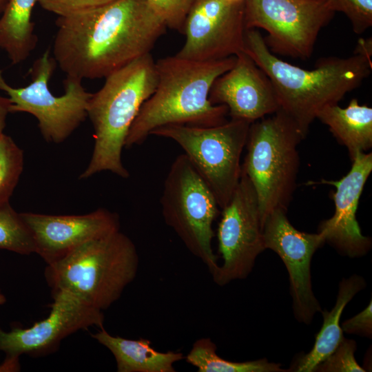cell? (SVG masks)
<instances>
[{
    "mask_svg": "<svg viewBox=\"0 0 372 372\" xmlns=\"http://www.w3.org/2000/svg\"><path fill=\"white\" fill-rule=\"evenodd\" d=\"M371 171L372 154L360 152L344 176L338 180H322L335 188L332 194L335 212L320 223L318 232L323 235L325 242L351 258L364 255L371 247V238L362 234L356 219L359 200Z\"/></svg>",
    "mask_w": 372,
    "mask_h": 372,
    "instance_id": "cell-16",
    "label": "cell"
},
{
    "mask_svg": "<svg viewBox=\"0 0 372 372\" xmlns=\"http://www.w3.org/2000/svg\"><path fill=\"white\" fill-rule=\"evenodd\" d=\"M244 52L268 76L280 110L304 137L318 113L358 88L372 70L371 59L359 54L322 59L312 70L293 65L272 53L256 29L246 30Z\"/></svg>",
    "mask_w": 372,
    "mask_h": 372,
    "instance_id": "cell-2",
    "label": "cell"
},
{
    "mask_svg": "<svg viewBox=\"0 0 372 372\" xmlns=\"http://www.w3.org/2000/svg\"><path fill=\"white\" fill-rule=\"evenodd\" d=\"M209 99L214 105H225L231 118L251 123L280 109L271 81L244 52L215 80Z\"/></svg>",
    "mask_w": 372,
    "mask_h": 372,
    "instance_id": "cell-17",
    "label": "cell"
},
{
    "mask_svg": "<svg viewBox=\"0 0 372 372\" xmlns=\"http://www.w3.org/2000/svg\"><path fill=\"white\" fill-rule=\"evenodd\" d=\"M316 118L328 126L335 138L348 151L351 161L357 153L372 147V108L360 105L356 99L344 108L338 104L321 110Z\"/></svg>",
    "mask_w": 372,
    "mask_h": 372,
    "instance_id": "cell-19",
    "label": "cell"
},
{
    "mask_svg": "<svg viewBox=\"0 0 372 372\" xmlns=\"http://www.w3.org/2000/svg\"><path fill=\"white\" fill-rule=\"evenodd\" d=\"M37 0H8L0 17V49L12 64L25 61L35 50L38 38L32 21Z\"/></svg>",
    "mask_w": 372,
    "mask_h": 372,
    "instance_id": "cell-21",
    "label": "cell"
},
{
    "mask_svg": "<svg viewBox=\"0 0 372 372\" xmlns=\"http://www.w3.org/2000/svg\"><path fill=\"white\" fill-rule=\"evenodd\" d=\"M353 54H359L371 59L372 54L371 39H360L358 41Z\"/></svg>",
    "mask_w": 372,
    "mask_h": 372,
    "instance_id": "cell-31",
    "label": "cell"
},
{
    "mask_svg": "<svg viewBox=\"0 0 372 372\" xmlns=\"http://www.w3.org/2000/svg\"><path fill=\"white\" fill-rule=\"evenodd\" d=\"M251 123L240 119L211 127L167 125L151 135L178 143L207 183L223 209L229 202L240 178L241 154Z\"/></svg>",
    "mask_w": 372,
    "mask_h": 372,
    "instance_id": "cell-8",
    "label": "cell"
},
{
    "mask_svg": "<svg viewBox=\"0 0 372 372\" xmlns=\"http://www.w3.org/2000/svg\"><path fill=\"white\" fill-rule=\"evenodd\" d=\"M0 249L23 255L36 251L30 230L10 203L0 206Z\"/></svg>",
    "mask_w": 372,
    "mask_h": 372,
    "instance_id": "cell-23",
    "label": "cell"
},
{
    "mask_svg": "<svg viewBox=\"0 0 372 372\" xmlns=\"http://www.w3.org/2000/svg\"><path fill=\"white\" fill-rule=\"evenodd\" d=\"M161 205L165 223L213 275L218 264L211 246L212 225L219 206L211 189L185 154L178 155L170 166Z\"/></svg>",
    "mask_w": 372,
    "mask_h": 372,
    "instance_id": "cell-7",
    "label": "cell"
},
{
    "mask_svg": "<svg viewBox=\"0 0 372 372\" xmlns=\"http://www.w3.org/2000/svg\"><path fill=\"white\" fill-rule=\"evenodd\" d=\"M333 10L343 12L356 34L364 32L372 25V0H328Z\"/></svg>",
    "mask_w": 372,
    "mask_h": 372,
    "instance_id": "cell-26",
    "label": "cell"
},
{
    "mask_svg": "<svg viewBox=\"0 0 372 372\" xmlns=\"http://www.w3.org/2000/svg\"><path fill=\"white\" fill-rule=\"evenodd\" d=\"M116 0H37L46 11L58 17L72 15L105 6Z\"/></svg>",
    "mask_w": 372,
    "mask_h": 372,
    "instance_id": "cell-28",
    "label": "cell"
},
{
    "mask_svg": "<svg viewBox=\"0 0 372 372\" xmlns=\"http://www.w3.org/2000/svg\"><path fill=\"white\" fill-rule=\"evenodd\" d=\"M52 56L66 76L105 78L150 53L166 25L147 0H116L58 17Z\"/></svg>",
    "mask_w": 372,
    "mask_h": 372,
    "instance_id": "cell-1",
    "label": "cell"
},
{
    "mask_svg": "<svg viewBox=\"0 0 372 372\" xmlns=\"http://www.w3.org/2000/svg\"><path fill=\"white\" fill-rule=\"evenodd\" d=\"M236 56L197 61L177 56L156 62L157 85L143 104L125 147L142 144L155 129L167 125L211 127L227 121L228 109L209 99L215 80L234 65Z\"/></svg>",
    "mask_w": 372,
    "mask_h": 372,
    "instance_id": "cell-3",
    "label": "cell"
},
{
    "mask_svg": "<svg viewBox=\"0 0 372 372\" xmlns=\"http://www.w3.org/2000/svg\"><path fill=\"white\" fill-rule=\"evenodd\" d=\"M365 282L360 276L353 275L342 279L339 285L335 306L331 311H322L323 324L318 333L312 349L296 362L293 371L312 372L314 368L325 360L343 339L340 320L345 306L355 295L364 288Z\"/></svg>",
    "mask_w": 372,
    "mask_h": 372,
    "instance_id": "cell-20",
    "label": "cell"
},
{
    "mask_svg": "<svg viewBox=\"0 0 372 372\" xmlns=\"http://www.w3.org/2000/svg\"><path fill=\"white\" fill-rule=\"evenodd\" d=\"M6 301V297L0 291V304H4Z\"/></svg>",
    "mask_w": 372,
    "mask_h": 372,
    "instance_id": "cell-33",
    "label": "cell"
},
{
    "mask_svg": "<svg viewBox=\"0 0 372 372\" xmlns=\"http://www.w3.org/2000/svg\"><path fill=\"white\" fill-rule=\"evenodd\" d=\"M23 150L12 138L0 135V206L9 203L23 172Z\"/></svg>",
    "mask_w": 372,
    "mask_h": 372,
    "instance_id": "cell-24",
    "label": "cell"
},
{
    "mask_svg": "<svg viewBox=\"0 0 372 372\" xmlns=\"http://www.w3.org/2000/svg\"><path fill=\"white\" fill-rule=\"evenodd\" d=\"M56 66L48 49L33 63L30 70L31 82L25 87L11 86L0 70V90L8 96L10 113L33 115L43 138L58 144L65 141L87 117L92 93L85 89L81 79L66 76L64 94L54 95L49 89V81Z\"/></svg>",
    "mask_w": 372,
    "mask_h": 372,
    "instance_id": "cell-9",
    "label": "cell"
},
{
    "mask_svg": "<svg viewBox=\"0 0 372 372\" xmlns=\"http://www.w3.org/2000/svg\"><path fill=\"white\" fill-rule=\"evenodd\" d=\"M102 311L94 308L74 294L53 289V302L49 316L27 329H0V351L6 353L3 364L9 371L19 369V357L41 353L57 345L64 338L81 329L103 327Z\"/></svg>",
    "mask_w": 372,
    "mask_h": 372,
    "instance_id": "cell-13",
    "label": "cell"
},
{
    "mask_svg": "<svg viewBox=\"0 0 372 372\" xmlns=\"http://www.w3.org/2000/svg\"><path fill=\"white\" fill-rule=\"evenodd\" d=\"M334 12L328 0H245V25L266 30L272 53L307 60Z\"/></svg>",
    "mask_w": 372,
    "mask_h": 372,
    "instance_id": "cell-10",
    "label": "cell"
},
{
    "mask_svg": "<svg viewBox=\"0 0 372 372\" xmlns=\"http://www.w3.org/2000/svg\"><path fill=\"white\" fill-rule=\"evenodd\" d=\"M304 138L296 123L280 109L250 125L242 170L256 192L262 225L273 210L287 211L299 170L298 145Z\"/></svg>",
    "mask_w": 372,
    "mask_h": 372,
    "instance_id": "cell-6",
    "label": "cell"
},
{
    "mask_svg": "<svg viewBox=\"0 0 372 372\" xmlns=\"http://www.w3.org/2000/svg\"><path fill=\"white\" fill-rule=\"evenodd\" d=\"M229 1H242V0H229Z\"/></svg>",
    "mask_w": 372,
    "mask_h": 372,
    "instance_id": "cell-35",
    "label": "cell"
},
{
    "mask_svg": "<svg viewBox=\"0 0 372 372\" xmlns=\"http://www.w3.org/2000/svg\"><path fill=\"white\" fill-rule=\"evenodd\" d=\"M10 106L9 98L0 95V135L3 133L7 116L10 113Z\"/></svg>",
    "mask_w": 372,
    "mask_h": 372,
    "instance_id": "cell-30",
    "label": "cell"
},
{
    "mask_svg": "<svg viewBox=\"0 0 372 372\" xmlns=\"http://www.w3.org/2000/svg\"><path fill=\"white\" fill-rule=\"evenodd\" d=\"M8 2V0H0V17Z\"/></svg>",
    "mask_w": 372,
    "mask_h": 372,
    "instance_id": "cell-32",
    "label": "cell"
},
{
    "mask_svg": "<svg viewBox=\"0 0 372 372\" xmlns=\"http://www.w3.org/2000/svg\"><path fill=\"white\" fill-rule=\"evenodd\" d=\"M194 0H147L167 27L183 32L187 15Z\"/></svg>",
    "mask_w": 372,
    "mask_h": 372,
    "instance_id": "cell-27",
    "label": "cell"
},
{
    "mask_svg": "<svg viewBox=\"0 0 372 372\" xmlns=\"http://www.w3.org/2000/svg\"><path fill=\"white\" fill-rule=\"evenodd\" d=\"M245 0H194L187 15L185 41L176 56L211 61L236 56L245 48Z\"/></svg>",
    "mask_w": 372,
    "mask_h": 372,
    "instance_id": "cell-12",
    "label": "cell"
},
{
    "mask_svg": "<svg viewBox=\"0 0 372 372\" xmlns=\"http://www.w3.org/2000/svg\"><path fill=\"white\" fill-rule=\"evenodd\" d=\"M187 362L198 372H287L280 364L269 362L266 358L247 361H228L216 353V346L209 338L197 340L187 355Z\"/></svg>",
    "mask_w": 372,
    "mask_h": 372,
    "instance_id": "cell-22",
    "label": "cell"
},
{
    "mask_svg": "<svg viewBox=\"0 0 372 372\" xmlns=\"http://www.w3.org/2000/svg\"><path fill=\"white\" fill-rule=\"evenodd\" d=\"M157 81L156 62L148 53L110 74L102 87L92 93L87 117L94 127V145L79 179L103 171L123 178L130 176L122 163V150L132 123L154 92Z\"/></svg>",
    "mask_w": 372,
    "mask_h": 372,
    "instance_id": "cell-4",
    "label": "cell"
},
{
    "mask_svg": "<svg viewBox=\"0 0 372 372\" xmlns=\"http://www.w3.org/2000/svg\"><path fill=\"white\" fill-rule=\"evenodd\" d=\"M371 300L367 307L354 317L345 320L341 325L342 331L371 337L372 335Z\"/></svg>",
    "mask_w": 372,
    "mask_h": 372,
    "instance_id": "cell-29",
    "label": "cell"
},
{
    "mask_svg": "<svg viewBox=\"0 0 372 372\" xmlns=\"http://www.w3.org/2000/svg\"><path fill=\"white\" fill-rule=\"evenodd\" d=\"M20 214L32 235L35 253L47 265L89 240L120 229L118 214L103 208L83 215Z\"/></svg>",
    "mask_w": 372,
    "mask_h": 372,
    "instance_id": "cell-15",
    "label": "cell"
},
{
    "mask_svg": "<svg viewBox=\"0 0 372 372\" xmlns=\"http://www.w3.org/2000/svg\"><path fill=\"white\" fill-rule=\"evenodd\" d=\"M138 262L135 245L119 229L89 240L47 265L45 276L53 289L65 290L102 311L134 280Z\"/></svg>",
    "mask_w": 372,
    "mask_h": 372,
    "instance_id": "cell-5",
    "label": "cell"
},
{
    "mask_svg": "<svg viewBox=\"0 0 372 372\" xmlns=\"http://www.w3.org/2000/svg\"><path fill=\"white\" fill-rule=\"evenodd\" d=\"M0 372H9L7 367L3 363L0 364Z\"/></svg>",
    "mask_w": 372,
    "mask_h": 372,
    "instance_id": "cell-34",
    "label": "cell"
},
{
    "mask_svg": "<svg viewBox=\"0 0 372 372\" xmlns=\"http://www.w3.org/2000/svg\"><path fill=\"white\" fill-rule=\"evenodd\" d=\"M91 336L112 353L118 372H175L174 364L184 358L181 352L157 351L147 339L114 336L104 327Z\"/></svg>",
    "mask_w": 372,
    "mask_h": 372,
    "instance_id": "cell-18",
    "label": "cell"
},
{
    "mask_svg": "<svg viewBox=\"0 0 372 372\" xmlns=\"http://www.w3.org/2000/svg\"><path fill=\"white\" fill-rule=\"evenodd\" d=\"M222 210L217 237L223 263L212 275L219 286L247 277L257 256L266 249L257 196L242 170L229 202Z\"/></svg>",
    "mask_w": 372,
    "mask_h": 372,
    "instance_id": "cell-11",
    "label": "cell"
},
{
    "mask_svg": "<svg viewBox=\"0 0 372 372\" xmlns=\"http://www.w3.org/2000/svg\"><path fill=\"white\" fill-rule=\"evenodd\" d=\"M357 349L355 340L343 338L337 348L313 371L318 372H364L366 370L356 362L354 356Z\"/></svg>",
    "mask_w": 372,
    "mask_h": 372,
    "instance_id": "cell-25",
    "label": "cell"
},
{
    "mask_svg": "<svg viewBox=\"0 0 372 372\" xmlns=\"http://www.w3.org/2000/svg\"><path fill=\"white\" fill-rule=\"evenodd\" d=\"M265 249L275 251L285 263L289 276L293 309L297 320L309 324L321 311L311 285V261L324 242L323 235L296 229L287 211L277 209L265 218L262 225Z\"/></svg>",
    "mask_w": 372,
    "mask_h": 372,
    "instance_id": "cell-14",
    "label": "cell"
}]
</instances>
